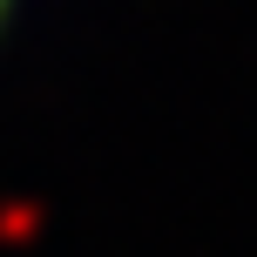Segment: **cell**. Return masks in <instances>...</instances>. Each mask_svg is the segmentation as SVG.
<instances>
[{"label":"cell","mask_w":257,"mask_h":257,"mask_svg":"<svg viewBox=\"0 0 257 257\" xmlns=\"http://www.w3.org/2000/svg\"><path fill=\"white\" fill-rule=\"evenodd\" d=\"M0 7H7V0H0Z\"/></svg>","instance_id":"6da1fadb"}]
</instances>
